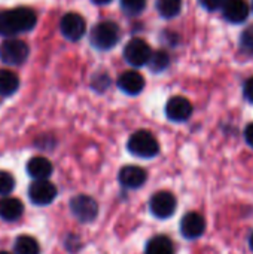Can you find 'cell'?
Returning a JSON list of instances; mask_svg holds the SVG:
<instances>
[{
	"mask_svg": "<svg viewBox=\"0 0 253 254\" xmlns=\"http://www.w3.org/2000/svg\"><path fill=\"white\" fill-rule=\"evenodd\" d=\"M121 7L128 15H139L146 7V0H121Z\"/></svg>",
	"mask_w": 253,
	"mask_h": 254,
	"instance_id": "cell-22",
	"label": "cell"
},
{
	"mask_svg": "<svg viewBox=\"0 0 253 254\" xmlns=\"http://www.w3.org/2000/svg\"><path fill=\"white\" fill-rule=\"evenodd\" d=\"M19 86L18 76L10 70H0V95L9 97L16 92Z\"/></svg>",
	"mask_w": 253,
	"mask_h": 254,
	"instance_id": "cell-18",
	"label": "cell"
},
{
	"mask_svg": "<svg viewBox=\"0 0 253 254\" xmlns=\"http://www.w3.org/2000/svg\"><path fill=\"white\" fill-rule=\"evenodd\" d=\"M243 95H245V98H246L249 103H252L253 104V76L252 77H249V79L245 82V86H243Z\"/></svg>",
	"mask_w": 253,
	"mask_h": 254,
	"instance_id": "cell-26",
	"label": "cell"
},
{
	"mask_svg": "<svg viewBox=\"0 0 253 254\" xmlns=\"http://www.w3.org/2000/svg\"><path fill=\"white\" fill-rule=\"evenodd\" d=\"M37 16L30 7H15L0 10V36H15L34 28Z\"/></svg>",
	"mask_w": 253,
	"mask_h": 254,
	"instance_id": "cell-1",
	"label": "cell"
},
{
	"mask_svg": "<svg viewBox=\"0 0 253 254\" xmlns=\"http://www.w3.org/2000/svg\"><path fill=\"white\" fill-rule=\"evenodd\" d=\"M15 188V180L7 171H0V196L9 195Z\"/></svg>",
	"mask_w": 253,
	"mask_h": 254,
	"instance_id": "cell-23",
	"label": "cell"
},
{
	"mask_svg": "<svg viewBox=\"0 0 253 254\" xmlns=\"http://www.w3.org/2000/svg\"><path fill=\"white\" fill-rule=\"evenodd\" d=\"M151 57H152L151 46L143 39L134 37L124 48V58H125V61L128 64L134 65V67H142V65L148 64Z\"/></svg>",
	"mask_w": 253,
	"mask_h": 254,
	"instance_id": "cell-5",
	"label": "cell"
},
{
	"mask_svg": "<svg viewBox=\"0 0 253 254\" xmlns=\"http://www.w3.org/2000/svg\"><path fill=\"white\" fill-rule=\"evenodd\" d=\"M118 180H119L121 186H124L127 189H139L146 183L148 173L142 167L127 165V167L119 170Z\"/></svg>",
	"mask_w": 253,
	"mask_h": 254,
	"instance_id": "cell-12",
	"label": "cell"
},
{
	"mask_svg": "<svg viewBox=\"0 0 253 254\" xmlns=\"http://www.w3.org/2000/svg\"><path fill=\"white\" fill-rule=\"evenodd\" d=\"M249 246H251V250L253 252V234L252 237H251V240H249Z\"/></svg>",
	"mask_w": 253,
	"mask_h": 254,
	"instance_id": "cell-29",
	"label": "cell"
},
{
	"mask_svg": "<svg viewBox=\"0 0 253 254\" xmlns=\"http://www.w3.org/2000/svg\"><path fill=\"white\" fill-rule=\"evenodd\" d=\"M252 10H253V1H252Z\"/></svg>",
	"mask_w": 253,
	"mask_h": 254,
	"instance_id": "cell-31",
	"label": "cell"
},
{
	"mask_svg": "<svg viewBox=\"0 0 253 254\" xmlns=\"http://www.w3.org/2000/svg\"><path fill=\"white\" fill-rule=\"evenodd\" d=\"M242 48L243 49H249V51H253V27H251L249 30H246L242 36Z\"/></svg>",
	"mask_w": 253,
	"mask_h": 254,
	"instance_id": "cell-24",
	"label": "cell"
},
{
	"mask_svg": "<svg viewBox=\"0 0 253 254\" xmlns=\"http://www.w3.org/2000/svg\"><path fill=\"white\" fill-rule=\"evenodd\" d=\"M249 12L251 9L246 0H227L222 7V13L225 19H228L233 24H240L246 21L249 16Z\"/></svg>",
	"mask_w": 253,
	"mask_h": 254,
	"instance_id": "cell-13",
	"label": "cell"
},
{
	"mask_svg": "<svg viewBox=\"0 0 253 254\" xmlns=\"http://www.w3.org/2000/svg\"><path fill=\"white\" fill-rule=\"evenodd\" d=\"M166 115L171 122H185L192 115V104L185 97H171L166 104Z\"/></svg>",
	"mask_w": 253,
	"mask_h": 254,
	"instance_id": "cell-11",
	"label": "cell"
},
{
	"mask_svg": "<svg viewBox=\"0 0 253 254\" xmlns=\"http://www.w3.org/2000/svg\"><path fill=\"white\" fill-rule=\"evenodd\" d=\"M180 234L186 240H198L206 232V220L200 213H188L180 220Z\"/></svg>",
	"mask_w": 253,
	"mask_h": 254,
	"instance_id": "cell-10",
	"label": "cell"
},
{
	"mask_svg": "<svg viewBox=\"0 0 253 254\" xmlns=\"http://www.w3.org/2000/svg\"><path fill=\"white\" fill-rule=\"evenodd\" d=\"M119 40V27L112 21L98 22L91 31V43L97 49H112Z\"/></svg>",
	"mask_w": 253,
	"mask_h": 254,
	"instance_id": "cell-3",
	"label": "cell"
},
{
	"mask_svg": "<svg viewBox=\"0 0 253 254\" xmlns=\"http://www.w3.org/2000/svg\"><path fill=\"white\" fill-rule=\"evenodd\" d=\"M174 246L170 238L164 235H157L151 238L146 244L145 254H174Z\"/></svg>",
	"mask_w": 253,
	"mask_h": 254,
	"instance_id": "cell-17",
	"label": "cell"
},
{
	"mask_svg": "<svg viewBox=\"0 0 253 254\" xmlns=\"http://www.w3.org/2000/svg\"><path fill=\"white\" fill-rule=\"evenodd\" d=\"M60 30H61V33H63V36L66 39H69L72 42H76L85 34L86 24H85V19L79 13L70 12V13H66L61 18Z\"/></svg>",
	"mask_w": 253,
	"mask_h": 254,
	"instance_id": "cell-9",
	"label": "cell"
},
{
	"mask_svg": "<svg viewBox=\"0 0 253 254\" xmlns=\"http://www.w3.org/2000/svg\"><path fill=\"white\" fill-rule=\"evenodd\" d=\"M28 198L34 205H49L57 198V188L48 180H34L28 188Z\"/></svg>",
	"mask_w": 253,
	"mask_h": 254,
	"instance_id": "cell-8",
	"label": "cell"
},
{
	"mask_svg": "<svg viewBox=\"0 0 253 254\" xmlns=\"http://www.w3.org/2000/svg\"><path fill=\"white\" fill-rule=\"evenodd\" d=\"M24 207L22 202L16 198L4 196L0 199V217L6 222L18 220L22 216Z\"/></svg>",
	"mask_w": 253,
	"mask_h": 254,
	"instance_id": "cell-16",
	"label": "cell"
},
{
	"mask_svg": "<svg viewBox=\"0 0 253 254\" xmlns=\"http://www.w3.org/2000/svg\"><path fill=\"white\" fill-rule=\"evenodd\" d=\"M95 4H107V3H110L112 0H92Z\"/></svg>",
	"mask_w": 253,
	"mask_h": 254,
	"instance_id": "cell-28",
	"label": "cell"
},
{
	"mask_svg": "<svg viewBox=\"0 0 253 254\" xmlns=\"http://www.w3.org/2000/svg\"><path fill=\"white\" fill-rule=\"evenodd\" d=\"M169 64H170V57L166 51L152 52V57L148 63V65L151 67L152 71H163L169 67Z\"/></svg>",
	"mask_w": 253,
	"mask_h": 254,
	"instance_id": "cell-21",
	"label": "cell"
},
{
	"mask_svg": "<svg viewBox=\"0 0 253 254\" xmlns=\"http://www.w3.org/2000/svg\"><path fill=\"white\" fill-rule=\"evenodd\" d=\"M52 164L43 156H34L27 162V173L34 180H48L52 174Z\"/></svg>",
	"mask_w": 253,
	"mask_h": 254,
	"instance_id": "cell-15",
	"label": "cell"
},
{
	"mask_svg": "<svg viewBox=\"0 0 253 254\" xmlns=\"http://www.w3.org/2000/svg\"><path fill=\"white\" fill-rule=\"evenodd\" d=\"M182 0H157V10L164 18H174L180 13Z\"/></svg>",
	"mask_w": 253,
	"mask_h": 254,
	"instance_id": "cell-20",
	"label": "cell"
},
{
	"mask_svg": "<svg viewBox=\"0 0 253 254\" xmlns=\"http://www.w3.org/2000/svg\"><path fill=\"white\" fill-rule=\"evenodd\" d=\"M245 138H246V143L253 149V124H249L245 129Z\"/></svg>",
	"mask_w": 253,
	"mask_h": 254,
	"instance_id": "cell-27",
	"label": "cell"
},
{
	"mask_svg": "<svg viewBox=\"0 0 253 254\" xmlns=\"http://www.w3.org/2000/svg\"><path fill=\"white\" fill-rule=\"evenodd\" d=\"M118 86L122 92L128 95H137L145 88V79L143 76L136 70H128L122 73L118 79Z\"/></svg>",
	"mask_w": 253,
	"mask_h": 254,
	"instance_id": "cell-14",
	"label": "cell"
},
{
	"mask_svg": "<svg viewBox=\"0 0 253 254\" xmlns=\"http://www.w3.org/2000/svg\"><path fill=\"white\" fill-rule=\"evenodd\" d=\"M227 0H200L201 6L206 7L207 10H218L222 9Z\"/></svg>",
	"mask_w": 253,
	"mask_h": 254,
	"instance_id": "cell-25",
	"label": "cell"
},
{
	"mask_svg": "<svg viewBox=\"0 0 253 254\" xmlns=\"http://www.w3.org/2000/svg\"><path fill=\"white\" fill-rule=\"evenodd\" d=\"M176 207H177V202H176L174 195L171 192H167V190H161V192L154 193L151 198V202H149L151 213L157 219H161V220L171 217L176 211Z\"/></svg>",
	"mask_w": 253,
	"mask_h": 254,
	"instance_id": "cell-7",
	"label": "cell"
},
{
	"mask_svg": "<svg viewBox=\"0 0 253 254\" xmlns=\"http://www.w3.org/2000/svg\"><path fill=\"white\" fill-rule=\"evenodd\" d=\"M0 254H10V253H7V252H0Z\"/></svg>",
	"mask_w": 253,
	"mask_h": 254,
	"instance_id": "cell-30",
	"label": "cell"
},
{
	"mask_svg": "<svg viewBox=\"0 0 253 254\" xmlns=\"http://www.w3.org/2000/svg\"><path fill=\"white\" fill-rule=\"evenodd\" d=\"M70 211L79 222L89 223L98 214V204L88 195H78L70 201Z\"/></svg>",
	"mask_w": 253,
	"mask_h": 254,
	"instance_id": "cell-6",
	"label": "cell"
},
{
	"mask_svg": "<svg viewBox=\"0 0 253 254\" xmlns=\"http://www.w3.org/2000/svg\"><path fill=\"white\" fill-rule=\"evenodd\" d=\"M28 57V46L18 39H7L0 45V60L7 65H19Z\"/></svg>",
	"mask_w": 253,
	"mask_h": 254,
	"instance_id": "cell-4",
	"label": "cell"
},
{
	"mask_svg": "<svg viewBox=\"0 0 253 254\" xmlns=\"http://www.w3.org/2000/svg\"><path fill=\"white\" fill-rule=\"evenodd\" d=\"M15 254H40V246L33 237L21 235L15 241Z\"/></svg>",
	"mask_w": 253,
	"mask_h": 254,
	"instance_id": "cell-19",
	"label": "cell"
},
{
	"mask_svg": "<svg viewBox=\"0 0 253 254\" xmlns=\"http://www.w3.org/2000/svg\"><path fill=\"white\" fill-rule=\"evenodd\" d=\"M128 152L140 159H152L160 152V144L151 131L140 129L130 135L127 143Z\"/></svg>",
	"mask_w": 253,
	"mask_h": 254,
	"instance_id": "cell-2",
	"label": "cell"
}]
</instances>
